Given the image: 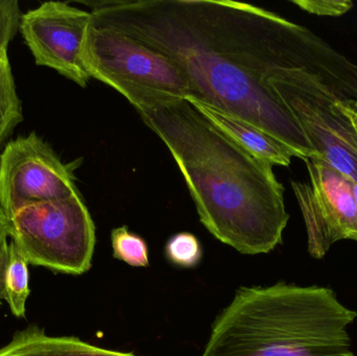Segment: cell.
Wrapping results in <instances>:
<instances>
[{
  "label": "cell",
  "instance_id": "9c48e42d",
  "mask_svg": "<svg viewBox=\"0 0 357 356\" xmlns=\"http://www.w3.org/2000/svg\"><path fill=\"white\" fill-rule=\"evenodd\" d=\"M91 13L68 2L46 1L21 15L19 31L38 66L54 69L85 88L91 77L81 54Z\"/></svg>",
  "mask_w": 357,
  "mask_h": 356
},
{
  "label": "cell",
  "instance_id": "8fae6325",
  "mask_svg": "<svg viewBox=\"0 0 357 356\" xmlns=\"http://www.w3.org/2000/svg\"><path fill=\"white\" fill-rule=\"evenodd\" d=\"M0 356H137L108 350L83 342L75 336H50L43 328L29 325L16 332L12 340L0 348Z\"/></svg>",
  "mask_w": 357,
  "mask_h": 356
},
{
  "label": "cell",
  "instance_id": "7a4b0ae2",
  "mask_svg": "<svg viewBox=\"0 0 357 356\" xmlns=\"http://www.w3.org/2000/svg\"><path fill=\"white\" fill-rule=\"evenodd\" d=\"M171 152L199 221L241 254H268L282 242L289 215L273 165L248 152L186 98H169L137 110Z\"/></svg>",
  "mask_w": 357,
  "mask_h": 356
},
{
  "label": "cell",
  "instance_id": "8992f818",
  "mask_svg": "<svg viewBox=\"0 0 357 356\" xmlns=\"http://www.w3.org/2000/svg\"><path fill=\"white\" fill-rule=\"evenodd\" d=\"M10 222V240L29 265L67 275L91 269L96 225L81 194L23 207Z\"/></svg>",
  "mask_w": 357,
  "mask_h": 356
},
{
  "label": "cell",
  "instance_id": "3957f363",
  "mask_svg": "<svg viewBox=\"0 0 357 356\" xmlns=\"http://www.w3.org/2000/svg\"><path fill=\"white\" fill-rule=\"evenodd\" d=\"M357 311L331 288L243 286L216 318L201 356H354Z\"/></svg>",
  "mask_w": 357,
  "mask_h": 356
},
{
  "label": "cell",
  "instance_id": "6da1fadb",
  "mask_svg": "<svg viewBox=\"0 0 357 356\" xmlns=\"http://www.w3.org/2000/svg\"><path fill=\"white\" fill-rule=\"evenodd\" d=\"M92 22L121 31L176 63L191 95L258 127L298 158L317 156L268 79L354 62L303 25L232 0L84 2Z\"/></svg>",
  "mask_w": 357,
  "mask_h": 356
},
{
  "label": "cell",
  "instance_id": "4fadbf2b",
  "mask_svg": "<svg viewBox=\"0 0 357 356\" xmlns=\"http://www.w3.org/2000/svg\"><path fill=\"white\" fill-rule=\"evenodd\" d=\"M23 119L22 104L17 92L8 48H0V148Z\"/></svg>",
  "mask_w": 357,
  "mask_h": 356
},
{
  "label": "cell",
  "instance_id": "9a60e30c",
  "mask_svg": "<svg viewBox=\"0 0 357 356\" xmlns=\"http://www.w3.org/2000/svg\"><path fill=\"white\" fill-rule=\"evenodd\" d=\"M165 254L173 265L193 268L201 261L203 249L197 236L189 232H178L167 240Z\"/></svg>",
  "mask_w": 357,
  "mask_h": 356
},
{
  "label": "cell",
  "instance_id": "d6986e66",
  "mask_svg": "<svg viewBox=\"0 0 357 356\" xmlns=\"http://www.w3.org/2000/svg\"><path fill=\"white\" fill-rule=\"evenodd\" d=\"M337 108L347 117L351 123L357 137V102L356 100H340L337 102Z\"/></svg>",
  "mask_w": 357,
  "mask_h": 356
},
{
  "label": "cell",
  "instance_id": "ac0fdd59",
  "mask_svg": "<svg viewBox=\"0 0 357 356\" xmlns=\"http://www.w3.org/2000/svg\"><path fill=\"white\" fill-rule=\"evenodd\" d=\"M10 238V222L6 217L4 211L0 206V265H1L2 259L6 254L8 249V238ZM0 307H1V298H0Z\"/></svg>",
  "mask_w": 357,
  "mask_h": 356
},
{
  "label": "cell",
  "instance_id": "30bf717a",
  "mask_svg": "<svg viewBox=\"0 0 357 356\" xmlns=\"http://www.w3.org/2000/svg\"><path fill=\"white\" fill-rule=\"evenodd\" d=\"M186 100L214 127L254 156L272 165L291 164V158L295 157L293 152L261 130L201 100L192 98Z\"/></svg>",
  "mask_w": 357,
  "mask_h": 356
},
{
  "label": "cell",
  "instance_id": "ba28073f",
  "mask_svg": "<svg viewBox=\"0 0 357 356\" xmlns=\"http://www.w3.org/2000/svg\"><path fill=\"white\" fill-rule=\"evenodd\" d=\"M310 181H291L299 203L310 256L321 259L340 240L357 242L354 182L322 157L304 159Z\"/></svg>",
  "mask_w": 357,
  "mask_h": 356
},
{
  "label": "cell",
  "instance_id": "ffe728a7",
  "mask_svg": "<svg viewBox=\"0 0 357 356\" xmlns=\"http://www.w3.org/2000/svg\"><path fill=\"white\" fill-rule=\"evenodd\" d=\"M354 200H356V204L357 207V183H354Z\"/></svg>",
  "mask_w": 357,
  "mask_h": 356
},
{
  "label": "cell",
  "instance_id": "7c38bea8",
  "mask_svg": "<svg viewBox=\"0 0 357 356\" xmlns=\"http://www.w3.org/2000/svg\"><path fill=\"white\" fill-rule=\"evenodd\" d=\"M29 293V263L10 240L0 265V298L15 317L24 318Z\"/></svg>",
  "mask_w": 357,
  "mask_h": 356
},
{
  "label": "cell",
  "instance_id": "5b68a950",
  "mask_svg": "<svg viewBox=\"0 0 357 356\" xmlns=\"http://www.w3.org/2000/svg\"><path fill=\"white\" fill-rule=\"evenodd\" d=\"M81 59L91 79L116 90L136 110L165 98L191 95L188 79L174 61L126 33L98 26L92 20Z\"/></svg>",
  "mask_w": 357,
  "mask_h": 356
},
{
  "label": "cell",
  "instance_id": "277c9868",
  "mask_svg": "<svg viewBox=\"0 0 357 356\" xmlns=\"http://www.w3.org/2000/svg\"><path fill=\"white\" fill-rule=\"evenodd\" d=\"M268 83L316 154L357 183L356 132L337 105L340 100L357 102V65L284 71Z\"/></svg>",
  "mask_w": 357,
  "mask_h": 356
},
{
  "label": "cell",
  "instance_id": "52a82bcc",
  "mask_svg": "<svg viewBox=\"0 0 357 356\" xmlns=\"http://www.w3.org/2000/svg\"><path fill=\"white\" fill-rule=\"evenodd\" d=\"M81 162H63L35 132L8 141L0 155V206L6 217L29 205L79 194L75 171Z\"/></svg>",
  "mask_w": 357,
  "mask_h": 356
},
{
  "label": "cell",
  "instance_id": "5bb4252c",
  "mask_svg": "<svg viewBox=\"0 0 357 356\" xmlns=\"http://www.w3.org/2000/svg\"><path fill=\"white\" fill-rule=\"evenodd\" d=\"M113 257L132 267H149V248L146 240L128 229L127 226L115 228L111 232Z\"/></svg>",
  "mask_w": 357,
  "mask_h": 356
},
{
  "label": "cell",
  "instance_id": "e0dca14e",
  "mask_svg": "<svg viewBox=\"0 0 357 356\" xmlns=\"http://www.w3.org/2000/svg\"><path fill=\"white\" fill-rule=\"evenodd\" d=\"M301 10L318 16L340 17L354 8L351 0H293Z\"/></svg>",
  "mask_w": 357,
  "mask_h": 356
},
{
  "label": "cell",
  "instance_id": "2e32d148",
  "mask_svg": "<svg viewBox=\"0 0 357 356\" xmlns=\"http://www.w3.org/2000/svg\"><path fill=\"white\" fill-rule=\"evenodd\" d=\"M20 17L17 0H0V48H8L18 33Z\"/></svg>",
  "mask_w": 357,
  "mask_h": 356
}]
</instances>
